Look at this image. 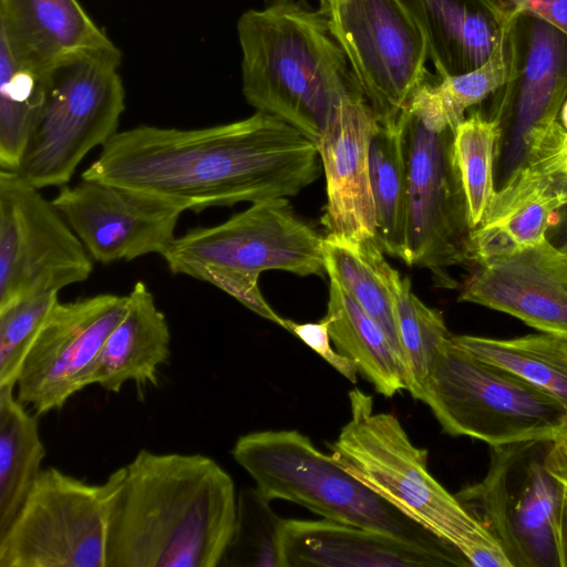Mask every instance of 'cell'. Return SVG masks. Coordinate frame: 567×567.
I'll return each mask as SVG.
<instances>
[{
	"label": "cell",
	"mask_w": 567,
	"mask_h": 567,
	"mask_svg": "<svg viewBox=\"0 0 567 567\" xmlns=\"http://www.w3.org/2000/svg\"><path fill=\"white\" fill-rule=\"evenodd\" d=\"M567 99V35L532 18L530 34L514 126V148L520 162L527 134L559 120Z\"/></svg>",
	"instance_id": "25"
},
{
	"label": "cell",
	"mask_w": 567,
	"mask_h": 567,
	"mask_svg": "<svg viewBox=\"0 0 567 567\" xmlns=\"http://www.w3.org/2000/svg\"><path fill=\"white\" fill-rule=\"evenodd\" d=\"M324 269L382 327L401 357L395 303L402 277L385 260L378 240L324 236Z\"/></svg>",
	"instance_id": "23"
},
{
	"label": "cell",
	"mask_w": 567,
	"mask_h": 567,
	"mask_svg": "<svg viewBox=\"0 0 567 567\" xmlns=\"http://www.w3.org/2000/svg\"><path fill=\"white\" fill-rule=\"evenodd\" d=\"M458 301L513 316L567 338V252L544 240L481 262Z\"/></svg>",
	"instance_id": "16"
},
{
	"label": "cell",
	"mask_w": 567,
	"mask_h": 567,
	"mask_svg": "<svg viewBox=\"0 0 567 567\" xmlns=\"http://www.w3.org/2000/svg\"><path fill=\"white\" fill-rule=\"evenodd\" d=\"M128 297L99 293L58 302L32 343L17 380V398L38 416L60 410L91 385L97 355L124 317Z\"/></svg>",
	"instance_id": "14"
},
{
	"label": "cell",
	"mask_w": 567,
	"mask_h": 567,
	"mask_svg": "<svg viewBox=\"0 0 567 567\" xmlns=\"http://www.w3.org/2000/svg\"><path fill=\"white\" fill-rule=\"evenodd\" d=\"M556 539L559 566L567 567V486L564 484L556 517Z\"/></svg>",
	"instance_id": "38"
},
{
	"label": "cell",
	"mask_w": 567,
	"mask_h": 567,
	"mask_svg": "<svg viewBox=\"0 0 567 567\" xmlns=\"http://www.w3.org/2000/svg\"><path fill=\"white\" fill-rule=\"evenodd\" d=\"M556 478L559 480L564 485L567 486V474L566 475H561V476H557Z\"/></svg>",
	"instance_id": "42"
},
{
	"label": "cell",
	"mask_w": 567,
	"mask_h": 567,
	"mask_svg": "<svg viewBox=\"0 0 567 567\" xmlns=\"http://www.w3.org/2000/svg\"><path fill=\"white\" fill-rule=\"evenodd\" d=\"M49 71L24 63L0 39V167L3 171L16 172L21 163L45 103Z\"/></svg>",
	"instance_id": "30"
},
{
	"label": "cell",
	"mask_w": 567,
	"mask_h": 567,
	"mask_svg": "<svg viewBox=\"0 0 567 567\" xmlns=\"http://www.w3.org/2000/svg\"><path fill=\"white\" fill-rule=\"evenodd\" d=\"M0 39L43 72L76 53L115 45L79 0H0Z\"/></svg>",
	"instance_id": "20"
},
{
	"label": "cell",
	"mask_w": 567,
	"mask_h": 567,
	"mask_svg": "<svg viewBox=\"0 0 567 567\" xmlns=\"http://www.w3.org/2000/svg\"><path fill=\"white\" fill-rule=\"evenodd\" d=\"M452 337L436 353L422 399L444 433L491 447L553 439L567 425L566 410L551 396Z\"/></svg>",
	"instance_id": "8"
},
{
	"label": "cell",
	"mask_w": 567,
	"mask_h": 567,
	"mask_svg": "<svg viewBox=\"0 0 567 567\" xmlns=\"http://www.w3.org/2000/svg\"><path fill=\"white\" fill-rule=\"evenodd\" d=\"M401 114L408 165L403 261L453 287L449 269L472 261L473 231L454 155L455 130H430L408 107Z\"/></svg>",
	"instance_id": "11"
},
{
	"label": "cell",
	"mask_w": 567,
	"mask_h": 567,
	"mask_svg": "<svg viewBox=\"0 0 567 567\" xmlns=\"http://www.w3.org/2000/svg\"><path fill=\"white\" fill-rule=\"evenodd\" d=\"M501 135L499 117L478 112L464 118L454 132V155L472 229L482 223L496 190L494 162Z\"/></svg>",
	"instance_id": "32"
},
{
	"label": "cell",
	"mask_w": 567,
	"mask_h": 567,
	"mask_svg": "<svg viewBox=\"0 0 567 567\" xmlns=\"http://www.w3.org/2000/svg\"><path fill=\"white\" fill-rule=\"evenodd\" d=\"M514 22L501 21L488 59L478 68L449 74L437 83L423 82L412 95L408 110L433 131L455 130L465 111L481 103L507 81L505 42Z\"/></svg>",
	"instance_id": "27"
},
{
	"label": "cell",
	"mask_w": 567,
	"mask_h": 567,
	"mask_svg": "<svg viewBox=\"0 0 567 567\" xmlns=\"http://www.w3.org/2000/svg\"><path fill=\"white\" fill-rule=\"evenodd\" d=\"M90 254L52 200L16 172L0 171V309L86 280Z\"/></svg>",
	"instance_id": "13"
},
{
	"label": "cell",
	"mask_w": 567,
	"mask_h": 567,
	"mask_svg": "<svg viewBox=\"0 0 567 567\" xmlns=\"http://www.w3.org/2000/svg\"><path fill=\"white\" fill-rule=\"evenodd\" d=\"M114 45L76 53L50 69L43 110L16 173L38 189L65 186L78 165L117 133L125 110Z\"/></svg>",
	"instance_id": "7"
},
{
	"label": "cell",
	"mask_w": 567,
	"mask_h": 567,
	"mask_svg": "<svg viewBox=\"0 0 567 567\" xmlns=\"http://www.w3.org/2000/svg\"><path fill=\"white\" fill-rule=\"evenodd\" d=\"M231 456L270 502H293L323 518L416 545L449 566H470L456 548L405 516L298 431L269 430L241 435Z\"/></svg>",
	"instance_id": "6"
},
{
	"label": "cell",
	"mask_w": 567,
	"mask_h": 567,
	"mask_svg": "<svg viewBox=\"0 0 567 567\" xmlns=\"http://www.w3.org/2000/svg\"><path fill=\"white\" fill-rule=\"evenodd\" d=\"M326 318L338 352L385 398L406 390L400 354L382 327L332 278Z\"/></svg>",
	"instance_id": "24"
},
{
	"label": "cell",
	"mask_w": 567,
	"mask_h": 567,
	"mask_svg": "<svg viewBox=\"0 0 567 567\" xmlns=\"http://www.w3.org/2000/svg\"><path fill=\"white\" fill-rule=\"evenodd\" d=\"M321 1V0H320Z\"/></svg>",
	"instance_id": "44"
},
{
	"label": "cell",
	"mask_w": 567,
	"mask_h": 567,
	"mask_svg": "<svg viewBox=\"0 0 567 567\" xmlns=\"http://www.w3.org/2000/svg\"><path fill=\"white\" fill-rule=\"evenodd\" d=\"M327 13L379 124L396 123L426 81L424 31L400 0H346Z\"/></svg>",
	"instance_id": "12"
},
{
	"label": "cell",
	"mask_w": 567,
	"mask_h": 567,
	"mask_svg": "<svg viewBox=\"0 0 567 567\" xmlns=\"http://www.w3.org/2000/svg\"><path fill=\"white\" fill-rule=\"evenodd\" d=\"M115 478L91 484L43 468L9 529L0 567H106L109 504Z\"/></svg>",
	"instance_id": "10"
},
{
	"label": "cell",
	"mask_w": 567,
	"mask_h": 567,
	"mask_svg": "<svg viewBox=\"0 0 567 567\" xmlns=\"http://www.w3.org/2000/svg\"><path fill=\"white\" fill-rule=\"evenodd\" d=\"M282 567L449 566L437 555L391 535L330 519H284Z\"/></svg>",
	"instance_id": "19"
},
{
	"label": "cell",
	"mask_w": 567,
	"mask_h": 567,
	"mask_svg": "<svg viewBox=\"0 0 567 567\" xmlns=\"http://www.w3.org/2000/svg\"><path fill=\"white\" fill-rule=\"evenodd\" d=\"M452 339L477 358L523 378L567 412V338L539 331L509 339L468 334Z\"/></svg>",
	"instance_id": "28"
},
{
	"label": "cell",
	"mask_w": 567,
	"mask_h": 567,
	"mask_svg": "<svg viewBox=\"0 0 567 567\" xmlns=\"http://www.w3.org/2000/svg\"><path fill=\"white\" fill-rule=\"evenodd\" d=\"M546 463L554 476L567 474V425L551 439Z\"/></svg>",
	"instance_id": "37"
},
{
	"label": "cell",
	"mask_w": 567,
	"mask_h": 567,
	"mask_svg": "<svg viewBox=\"0 0 567 567\" xmlns=\"http://www.w3.org/2000/svg\"><path fill=\"white\" fill-rule=\"evenodd\" d=\"M344 1L346 0H321L320 8L326 10L327 12H331L336 10Z\"/></svg>",
	"instance_id": "40"
},
{
	"label": "cell",
	"mask_w": 567,
	"mask_h": 567,
	"mask_svg": "<svg viewBox=\"0 0 567 567\" xmlns=\"http://www.w3.org/2000/svg\"><path fill=\"white\" fill-rule=\"evenodd\" d=\"M112 473L106 567L219 566L237 495L216 461L142 449Z\"/></svg>",
	"instance_id": "2"
},
{
	"label": "cell",
	"mask_w": 567,
	"mask_h": 567,
	"mask_svg": "<svg viewBox=\"0 0 567 567\" xmlns=\"http://www.w3.org/2000/svg\"><path fill=\"white\" fill-rule=\"evenodd\" d=\"M567 206V175L555 159L525 156L495 190L471 235V260L486 259L544 240L558 210Z\"/></svg>",
	"instance_id": "18"
},
{
	"label": "cell",
	"mask_w": 567,
	"mask_h": 567,
	"mask_svg": "<svg viewBox=\"0 0 567 567\" xmlns=\"http://www.w3.org/2000/svg\"><path fill=\"white\" fill-rule=\"evenodd\" d=\"M58 302V291H43L0 309V388H16L23 361Z\"/></svg>",
	"instance_id": "34"
},
{
	"label": "cell",
	"mask_w": 567,
	"mask_h": 567,
	"mask_svg": "<svg viewBox=\"0 0 567 567\" xmlns=\"http://www.w3.org/2000/svg\"><path fill=\"white\" fill-rule=\"evenodd\" d=\"M370 182L377 240L388 255L403 260L406 234L408 165L402 114L381 125L370 144Z\"/></svg>",
	"instance_id": "29"
},
{
	"label": "cell",
	"mask_w": 567,
	"mask_h": 567,
	"mask_svg": "<svg viewBox=\"0 0 567 567\" xmlns=\"http://www.w3.org/2000/svg\"><path fill=\"white\" fill-rule=\"evenodd\" d=\"M379 122L362 95L344 99L317 145L323 165L326 236L360 241L377 239L370 182V144Z\"/></svg>",
	"instance_id": "17"
},
{
	"label": "cell",
	"mask_w": 567,
	"mask_h": 567,
	"mask_svg": "<svg viewBox=\"0 0 567 567\" xmlns=\"http://www.w3.org/2000/svg\"><path fill=\"white\" fill-rule=\"evenodd\" d=\"M424 31L440 79L482 65L497 30L480 9L482 0H400Z\"/></svg>",
	"instance_id": "22"
},
{
	"label": "cell",
	"mask_w": 567,
	"mask_h": 567,
	"mask_svg": "<svg viewBox=\"0 0 567 567\" xmlns=\"http://www.w3.org/2000/svg\"><path fill=\"white\" fill-rule=\"evenodd\" d=\"M558 159H559V165H560L561 171L567 175V135H566V132H564V135L559 143Z\"/></svg>",
	"instance_id": "39"
},
{
	"label": "cell",
	"mask_w": 567,
	"mask_h": 567,
	"mask_svg": "<svg viewBox=\"0 0 567 567\" xmlns=\"http://www.w3.org/2000/svg\"><path fill=\"white\" fill-rule=\"evenodd\" d=\"M316 144L274 115L202 128L138 125L117 132L82 179L183 204L187 210L296 196L320 174Z\"/></svg>",
	"instance_id": "1"
},
{
	"label": "cell",
	"mask_w": 567,
	"mask_h": 567,
	"mask_svg": "<svg viewBox=\"0 0 567 567\" xmlns=\"http://www.w3.org/2000/svg\"><path fill=\"white\" fill-rule=\"evenodd\" d=\"M0 388V536L11 526L35 484L45 457L38 415Z\"/></svg>",
	"instance_id": "26"
},
{
	"label": "cell",
	"mask_w": 567,
	"mask_h": 567,
	"mask_svg": "<svg viewBox=\"0 0 567 567\" xmlns=\"http://www.w3.org/2000/svg\"><path fill=\"white\" fill-rule=\"evenodd\" d=\"M395 315L405 386L413 399L422 401L436 353L452 333L442 312L422 302L408 278L400 284Z\"/></svg>",
	"instance_id": "31"
},
{
	"label": "cell",
	"mask_w": 567,
	"mask_h": 567,
	"mask_svg": "<svg viewBox=\"0 0 567 567\" xmlns=\"http://www.w3.org/2000/svg\"><path fill=\"white\" fill-rule=\"evenodd\" d=\"M237 34L247 103L288 123L316 146L341 102L362 95L321 8L303 0H271L245 11Z\"/></svg>",
	"instance_id": "3"
},
{
	"label": "cell",
	"mask_w": 567,
	"mask_h": 567,
	"mask_svg": "<svg viewBox=\"0 0 567 567\" xmlns=\"http://www.w3.org/2000/svg\"><path fill=\"white\" fill-rule=\"evenodd\" d=\"M349 422L328 446L331 456L362 484L474 567H512L501 544L427 468V451L415 446L398 417L374 413L372 396L349 392Z\"/></svg>",
	"instance_id": "4"
},
{
	"label": "cell",
	"mask_w": 567,
	"mask_h": 567,
	"mask_svg": "<svg viewBox=\"0 0 567 567\" xmlns=\"http://www.w3.org/2000/svg\"><path fill=\"white\" fill-rule=\"evenodd\" d=\"M567 252V244L561 247Z\"/></svg>",
	"instance_id": "43"
},
{
	"label": "cell",
	"mask_w": 567,
	"mask_h": 567,
	"mask_svg": "<svg viewBox=\"0 0 567 567\" xmlns=\"http://www.w3.org/2000/svg\"><path fill=\"white\" fill-rule=\"evenodd\" d=\"M559 121L565 128L566 135H567V99L565 100L560 113H559Z\"/></svg>",
	"instance_id": "41"
},
{
	"label": "cell",
	"mask_w": 567,
	"mask_h": 567,
	"mask_svg": "<svg viewBox=\"0 0 567 567\" xmlns=\"http://www.w3.org/2000/svg\"><path fill=\"white\" fill-rule=\"evenodd\" d=\"M52 203L101 264L163 256L187 210L161 196L91 179L62 186Z\"/></svg>",
	"instance_id": "15"
},
{
	"label": "cell",
	"mask_w": 567,
	"mask_h": 567,
	"mask_svg": "<svg viewBox=\"0 0 567 567\" xmlns=\"http://www.w3.org/2000/svg\"><path fill=\"white\" fill-rule=\"evenodd\" d=\"M285 329L297 336L349 381L357 382L358 369L355 364L331 347L329 321L326 317L318 322L306 323H297L286 319Z\"/></svg>",
	"instance_id": "35"
},
{
	"label": "cell",
	"mask_w": 567,
	"mask_h": 567,
	"mask_svg": "<svg viewBox=\"0 0 567 567\" xmlns=\"http://www.w3.org/2000/svg\"><path fill=\"white\" fill-rule=\"evenodd\" d=\"M502 20L515 22L524 14L539 19L567 35V0H497Z\"/></svg>",
	"instance_id": "36"
},
{
	"label": "cell",
	"mask_w": 567,
	"mask_h": 567,
	"mask_svg": "<svg viewBox=\"0 0 567 567\" xmlns=\"http://www.w3.org/2000/svg\"><path fill=\"white\" fill-rule=\"evenodd\" d=\"M124 317L106 338L95 361L91 384L118 393L127 382L142 389L158 384V369L171 355V331L165 315L145 282L127 295Z\"/></svg>",
	"instance_id": "21"
},
{
	"label": "cell",
	"mask_w": 567,
	"mask_h": 567,
	"mask_svg": "<svg viewBox=\"0 0 567 567\" xmlns=\"http://www.w3.org/2000/svg\"><path fill=\"white\" fill-rule=\"evenodd\" d=\"M163 258L172 274L209 282L282 328L286 319L262 297L259 275L326 271L324 237L296 214L287 197L252 203L215 226L190 228Z\"/></svg>",
	"instance_id": "5"
},
{
	"label": "cell",
	"mask_w": 567,
	"mask_h": 567,
	"mask_svg": "<svg viewBox=\"0 0 567 567\" xmlns=\"http://www.w3.org/2000/svg\"><path fill=\"white\" fill-rule=\"evenodd\" d=\"M550 444L539 439L491 446L484 478L455 494L512 567H560L556 517L563 483L547 467Z\"/></svg>",
	"instance_id": "9"
},
{
	"label": "cell",
	"mask_w": 567,
	"mask_h": 567,
	"mask_svg": "<svg viewBox=\"0 0 567 567\" xmlns=\"http://www.w3.org/2000/svg\"><path fill=\"white\" fill-rule=\"evenodd\" d=\"M269 504L256 487L239 491L234 532L218 567H282L279 537L284 519Z\"/></svg>",
	"instance_id": "33"
}]
</instances>
